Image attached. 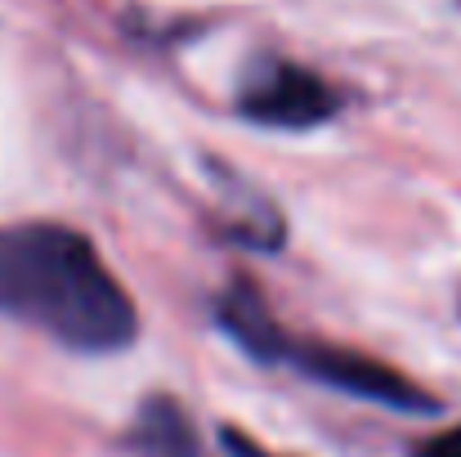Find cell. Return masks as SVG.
Here are the masks:
<instances>
[{
	"mask_svg": "<svg viewBox=\"0 0 461 457\" xmlns=\"http://www.w3.org/2000/svg\"><path fill=\"white\" fill-rule=\"evenodd\" d=\"M238 108L260 122V126H283V131H305L327 122L340 108V95L309 68L296 63H265L251 72V81L238 95Z\"/></svg>",
	"mask_w": 461,
	"mask_h": 457,
	"instance_id": "3",
	"label": "cell"
},
{
	"mask_svg": "<svg viewBox=\"0 0 461 457\" xmlns=\"http://www.w3.org/2000/svg\"><path fill=\"white\" fill-rule=\"evenodd\" d=\"M283 363H296L305 377H318L322 386L331 390H345V395H358V399H372V404H385V408H399V413H430L435 399L408 381L403 372L358 354V350H336V345H301L287 336Z\"/></svg>",
	"mask_w": 461,
	"mask_h": 457,
	"instance_id": "2",
	"label": "cell"
},
{
	"mask_svg": "<svg viewBox=\"0 0 461 457\" xmlns=\"http://www.w3.org/2000/svg\"><path fill=\"white\" fill-rule=\"evenodd\" d=\"M220 327H224L247 354H256V359H278L283 345H287L283 327L269 318L265 301H260L247 283H238V288L220 301Z\"/></svg>",
	"mask_w": 461,
	"mask_h": 457,
	"instance_id": "4",
	"label": "cell"
},
{
	"mask_svg": "<svg viewBox=\"0 0 461 457\" xmlns=\"http://www.w3.org/2000/svg\"><path fill=\"white\" fill-rule=\"evenodd\" d=\"M417 457H461V426L435 435V440H426V444L417 449Z\"/></svg>",
	"mask_w": 461,
	"mask_h": 457,
	"instance_id": "6",
	"label": "cell"
},
{
	"mask_svg": "<svg viewBox=\"0 0 461 457\" xmlns=\"http://www.w3.org/2000/svg\"><path fill=\"white\" fill-rule=\"evenodd\" d=\"M0 314L81 354L126 350L140 332L135 301L95 242L45 220L0 229Z\"/></svg>",
	"mask_w": 461,
	"mask_h": 457,
	"instance_id": "1",
	"label": "cell"
},
{
	"mask_svg": "<svg viewBox=\"0 0 461 457\" xmlns=\"http://www.w3.org/2000/svg\"><path fill=\"white\" fill-rule=\"evenodd\" d=\"M140 444L153 457H197L188 417L175 404H166V399H157V404L144 408V417H140Z\"/></svg>",
	"mask_w": 461,
	"mask_h": 457,
	"instance_id": "5",
	"label": "cell"
}]
</instances>
